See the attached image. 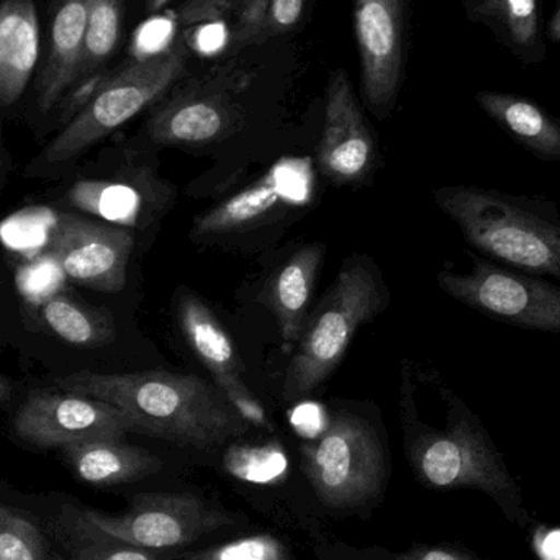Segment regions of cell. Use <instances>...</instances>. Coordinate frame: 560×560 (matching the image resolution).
<instances>
[{
  "label": "cell",
  "mask_w": 560,
  "mask_h": 560,
  "mask_svg": "<svg viewBox=\"0 0 560 560\" xmlns=\"http://www.w3.org/2000/svg\"><path fill=\"white\" fill-rule=\"evenodd\" d=\"M469 13L489 25L523 62L535 65L546 58L539 0H477Z\"/></svg>",
  "instance_id": "44dd1931"
},
{
  "label": "cell",
  "mask_w": 560,
  "mask_h": 560,
  "mask_svg": "<svg viewBox=\"0 0 560 560\" xmlns=\"http://www.w3.org/2000/svg\"><path fill=\"white\" fill-rule=\"evenodd\" d=\"M189 51L186 42H177L153 58L133 59L115 72L46 148V163H68L160 101L186 71Z\"/></svg>",
  "instance_id": "5b68a950"
},
{
  "label": "cell",
  "mask_w": 560,
  "mask_h": 560,
  "mask_svg": "<svg viewBox=\"0 0 560 560\" xmlns=\"http://www.w3.org/2000/svg\"><path fill=\"white\" fill-rule=\"evenodd\" d=\"M446 428L428 427L418 417L410 385H401V423L408 463L423 486L434 490H479L503 515L526 528L529 515L515 479L482 421L451 388H441Z\"/></svg>",
  "instance_id": "7a4b0ae2"
},
{
  "label": "cell",
  "mask_w": 560,
  "mask_h": 560,
  "mask_svg": "<svg viewBox=\"0 0 560 560\" xmlns=\"http://www.w3.org/2000/svg\"><path fill=\"white\" fill-rule=\"evenodd\" d=\"M318 163L323 176L336 184L361 183L375 164L374 137L341 69L332 72L326 89Z\"/></svg>",
  "instance_id": "5bb4252c"
},
{
  "label": "cell",
  "mask_w": 560,
  "mask_h": 560,
  "mask_svg": "<svg viewBox=\"0 0 560 560\" xmlns=\"http://www.w3.org/2000/svg\"><path fill=\"white\" fill-rule=\"evenodd\" d=\"M177 322L187 345L206 365L226 400L249 427L268 428L265 408L243 378L235 346L215 313L192 292H184L177 299Z\"/></svg>",
  "instance_id": "4fadbf2b"
},
{
  "label": "cell",
  "mask_w": 560,
  "mask_h": 560,
  "mask_svg": "<svg viewBox=\"0 0 560 560\" xmlns=\"http://www.w3.org/2000/svg\"><path fill=\"white\" fill-rule=\"evenodd\" d=\"M354 26L365 101L385 114L404 68V0H354Z\"/></svg>",
  "instance_id": "7c38bea8"
},
{
  "label": "cell",
  "mask_w": 560,
  "mask_h": 560,
  "mask_svg": "<svg viewBox=\"0 0 560 560\" xmlns=\"http://www.w3.org/2000/svg\"><path fill=\"white\" fill-rule=\"evenodd\" d=\"M269 7L271 0H240L235 9V26L230 35L233 48H245L266 42Z\"/></svg>",
  "instance_id": "4316f807"
},
{
  "label": "cell",
  "mask_w": 560,
  "mask_h": 560,
  "mask_svg": "<svg viewBox=\"0 0 560 560\" xmlns=\"http://www.w3.org/2000/svg\"><path fill=\"white\" fill-rule=\"evenodd\" d=\"M323 258L325 246L313 243L296 252L272 279L269 305L278 318L280 332L287 342H299L302 338L306 306L312 299Z\"/></svg>",
  "instance_id": "ffe728a7"
},
{
  "label": "cell",
  "mask_w": 560,
  "mask_h": 560,
  "mask_svg": "<svg viewBox=\"0 0 560 560\" xmlns=\"http://www.w3.org/2000/svg\"><path fill=\"white\" fill-rule=\"evenodd\" d=\"M388 560H480L459 546H418Z\"/></svg>",
  "instance_id": "4dcf8cb0"
},
{
  "label": "cell",
  "mask_w": 560,
  "mask_h": 560,
  "mask_svg": "<svg viewBox=\"0 0 560 560\" xmlns=\"http://www.w3.org/2000/svg\"><path fill=\"white\" fill-rule=\"evenodd\" d=\"M13 384L9 378L0 375V408H7L12 401Z\"/></svg>",
  "instance_id": "1f68e13d"
},
{
  "label": "cell",
  "mask_w": 560,
  "mask_h": 560,
  "mask_svg": "<svg viewBox=\"0 0 560 560\" xmlns=\"http://www.w3.org/2000/svg\"><path fill=\"white\" fill-rule=\"evenodd\" d=\"M88 23L89 0H59L52 15L48 59L38 82V105L43 112L55 107L78 81Z\"/></svg>",
  "instance_id": "e0dca14e"
},
{
  "label": "cell",
  "mask_w": 560,
  "mask_h": 560,
  "mask_svg": "<svg viewBox=\"0 0 560 560\" xmlns=\"http://www.w3.org/2000/svg\"><path fill=\"white\" fill-rule=\"evenodd\" d=\"M186 560H290L289 552L271 536H253L203 552H186Z\"/></svg>",
  "instance_id": "484cf974"
},
{
  "label": "cell",
  "mask_w": 560,
  "mask_h": 560,
  "mask_svg": "<svg viewBox=\"0 0 560 560\" xmlns=\"http://www.w3.org/2000/svg\"><path fill=\"white\" fill-rule=\"evenodd\" d=\"M377 269L369 259L342 265L322 305L305 323L295 354L283 378L282 397L293 401L312 394L338 368L352 338L364 323L385 308Z\"/></svg>",
  "instance_id": "277c9868"
},
{
  "label": "cell",
  "mask_w": 560,
  "mask_h": 560,
  "mask_svg": "<svg viewBox=\"0 0 560 560\" xmlns=\"http://www.w3.org/2000/svg\"><path fill=\"white\" fill-rule=\"evenodd\" d=\"M469 275L441 271L438 285L457 302L497 322L542 332H560V287L541 276L470 256Z\"/></svg>",
  "instance_id": "52a82bcc"
},
{
  "label": "cell",
  "mask_w": 560,
  "mask_h": 560,
  "mask_svg": "<svg viewBox=\"0 0 560 560\" xmlns=\"http://www.w3.org/2000/svg\"><path fill=\"white\" fill-rule=\"evenodd\" d=\"M121 25L124 0H89L88 36L79 79L94 72L114 55L120 42Z\"/></svg>",
  "instance_id": "cb8c5ba5"
},
{
  "label": "cell",
  "mask_w": 560,
  "mask_h": 560,
  "mask_svg": "<svg viewBox=\"0 0 560 560\" xmlns=\"http://www.w3.org/2000/svg\"><path fill=\"white\" fill-rule=\"evenodd\" d=\"M303 469L326 509L349 512L371 503L387 480V459L377 431L364 418L338 413L303 451Z\"/></svg>",
  "instance_id": "8992f818"
},
{
  "label": "cell",
  "mask_w": 560,
  "mask_h": 560,
  "mask_svg": "<svg viewBox=\"0 0 560 560\" xmlns=\"http://www.w3.org/2000/svg\"><path fill=\"white\" fill-rule=\"evenodd\" d=\"M71 495H35L0 482V560H71Z\"/></svg>",
  "instance_id": "8fae6325"
},
{
  "label": "cell",
  "mask_w": 560,
  "mask_h": 560,
  "mask_svg": "<svg viewBox=\"0 0 560 560\" xmlns=\"http://www.w3.org/2000/svg\"><path fill=\"white\" fill-rule=\"evenodd\" d=\"M167 2H170V0H148L147 10L151 15H154V13L160 12Z\"/></svg>",
  "instance_id": "836d02e7"
},
{
  "label": "cell",
  "mask_w": 560,
  "mask_h": 560,
  "mask_svg": "<svg viewBox=\"0 0 560 560\" xmlns=\"http://www.w3.org/2000/svg\"><path fill=\"white\" fill-rule=\"evenodd\" d=\"M79 515L102 535L154 552L187 548L210 533L235 525V516L192 493H140L121 515H107L81 503Z\"/></svg>",
  "instance_id": "ba28073f"
},
{
  "label": "cell",
  "mask_w": 560,
  "mask_h": 560,
  "mask_svg": "<svg viewBox=\"0 0 560 560\" xmlns=\"http://www.w3.org/2000/svg\"><path fill=\"white\" fill-rule=\"evenodd\" d=\"M477 104L525 150L545 161H560V121L518 95L482 91Z\"/></svg>",
  "instance_id": "d6986e66"
},
{
  "label": "cell",
  "mask_w": 560,
  "mask_h": 560,
  "mask_svg": "<svg viewBox=\"0 0 560 560\" xmlns=\"http://www.w3.org/2000/svg\"><path fill=\"white\" fill-rule=\"evenodd\" d=\"M43 319L62 341L79 348H101L115 339L114 319L108 313L65 295L51 296L43 305Z\"/></svg>",
  "instance_id": "603a6c76"
},
{
  "label": "cell",
  "mask_w": 560,
  "mask_h": 560,
  "mask_svg": "<svg viewBox=\"0 0 560 560\" xmlns=\"http://www.w3.org/2000/svg\"><path fill=\"white\" fill-rule=\"evenodd\" d=\"M434 200L483 258L560 280V213L555 203L476 186L440 187Z\"/></svg>",
  "instance_id": "3957f363"
},
{
  "label": "cell",
  "mask_w": 560,
  "mask_h": 560,
  "mask_svg": "<svg viewBox=\"0 0 560 560\" xmlns=\"http://www.w3.org/2000/svg\"><path fill=\"white\" fill-rule=\"evenodd\" d=\"M305 0H271L266 39L289 32L299 23Z\"/></svg>",
  "instance_id": "f546056e"
},
{
  "label": "cell",
  "mask_w": 560,
  "mask_h": 560,
  "mask_svg": "<svg viewBox=\"0 0 560 560\" xmlns=\"http://www.w3.org/2000/svg\"><path fill=\"white\" fill-rule=\"evenodd\" d=\"M39 58V20L33 0L0 2V107L15 104Z\"/></svg>",
  "instance_id": "ac0fdd59"
},
{
  "label": "cell",
  "mask_w": 560,
  "mask_h": 560,
  "mask_svg": "<svg viewBox=\"0 0 560 560\" xmlns=\"http://www.w3.org/2000/svg\"><path fill=\"white\" fill-rule=\"evenodd\" d=\"M20 443L35 450H61L89 440H124L130 420L114 405L84 395L33 392L20 405L12 421Z\"/></svg>",
  "instance_id": "9c48e42d"
},
{
  "label": "cell",
  "mask_w": 560,
  "mask_h": 560,
  "mask_svg": "<svg viewBox=\"0 0 560 560\" xmlns=\"http://www.w3.org/2000/svg\"><path fill=\"white\" fill-rule=\"evenodd\" d=\"M135 236L127 226L65 213L52 230V258L66 278L98 292H120Z\"/></svg>",
  "instance_id": "30bf717a"
},
{
  "label": "cell",
  "mask_w": 560,
  "mask_h": 560,
  "mask_svg": "<svg viewBox=\"0 0 560 560\" xmlns=\"http://www.w3.org/2000/svg\"><path fill=\"white\" fill-rule=\"evenodd\" d=\"M285 164H278L258 183L236 196L230 197L225 202L210 209L197 219L194 225V235L215 236L225 233L240 232L248 229L266 217L282 203L285 197Z\"/></svg>",
  "instance_id": "7402d4cb"
},
{
  "label": "cell",
  "mask_w": 560,
  "mask_h": 560,
  "mask_svg": "<svg viewBox=\"0 0 560 560\" xmlns=\"http://www.w3.org/2000/svg\"><path fill=\"white\" fill-rule=\"evenodd\" d=\"M62 392L107 401L130 420L133 433L212 451L242 436L249 423L225 395L196 375L170 371L75 372L56 381Z\"/></svg>",
  "instance_id": "6da1fadb"
},
{
  "label": "cell",
  "mask_w": 560,
  "mask_h": 560,
  "mask_svg": "<svg viewBox=\"0 0 560 560\" xmlns=\"http://www.w3.org/2000/svg\"><path fill=\"white\" fill-rule=\"evenodd\" d=\"M238 124V110L223 92L184 91L154 112L148 135L161 147H199L226 137Z\"/></svg>",
  "instance_id": "9a60e30c"
},
{
  "label": "cell",
  "mask_w": 560,
  "mask_h": 560,
  "mask_svg": "<svg viewBox=\"0 0 560 560\" xmlns=\"http://www.w3.org/2000/svg\"><path fill=\"white\" fill-rule=\"evenodd\" d=\"M75 480L95 489H110L154 476L163 469V460L143 447L124 440H89L59 450Z\"/></svg>",
  "instance_id": "2e32d148"
},
{
  "label": "cell",
  "mask_w": 560,
  "mask_h": 560,
  "mask_svg": "<svg viewBox=\"0 0 560 560\" xmlns=\"http://www.w3.org/2000/svg\"><path fill=\"white\" fill-rule=\"evenodd\" d=\"M240 0H189L180 5L173 19H167L171 32L176 35L177 30H192L206 23L220 22L226 13L235 12Z\"/></svg>",
  "instance_id": "83f0119b"
},
{
  "label": "cell",
  "mask_w": 560,
  "mask_h": 560,
  "mask_svg": "<svg viewBox=\"0 0 560 560\" xmlns=\"http://www.w3.org/2000/svg\"><path fill=\"white\" fill-rule=\"evenodd\" d=\"M548 36L552 43H560V3L548 26Z\"/></svg>",
  "instance_id": "d6a6232c"
},
{
  "label": "cell",
  "mask_w": 560,
  "mask_h": 560,
  "mask_svg": "<svg viewBox=\"0 0 560 560\" xmlns=\"http://www.w3.org/2000/svg\"><path fill=\"white\" fill-rule=\"evenodd\" d=\"M101 189H95V199L101 202L95 203L97 212L104 215L112 217V219H127V217L135 215L140 209L138 203V196L131 187L127 186H112V184H102Z\"/></svg>",
  "instance_id": "f1b7e54d"
},
{
  "label": "cell",
  "mask_w": 560,
  "mask_h": 560,
  "mask_svg": "<svg viewBox=\"0 0 560 560\" xmlns=\"http://www.w3.org/2000/svg\"><path fill=\"white\" fill-rule=\"evenodd\" d=\"M79 509L81 503L78 502L72 512L74 538H72L71 560H161L158 552L127 545L89 528L82 522Z\"/></svg>",
  "instance_id": "d4e9b609"
}]
</instances>
